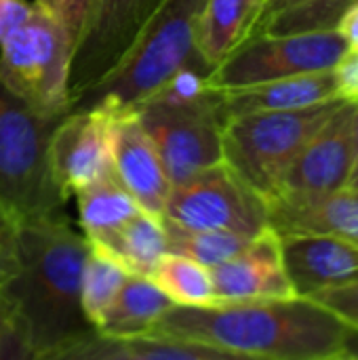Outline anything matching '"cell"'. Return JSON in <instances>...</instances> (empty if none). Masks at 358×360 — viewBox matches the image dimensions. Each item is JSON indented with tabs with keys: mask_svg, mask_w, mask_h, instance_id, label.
Listing matches in <instances>:
<instances>
[{
	"mask_svg": "<svg viewBox=\"0 0 358 360\" xmlns=\"http://www.w3.org/2000/svg\"><path fill=\"white\" fill-rule=\"evenodd\" d=\"M344 325L304 297L173 306L150 333L203 342L260 360H323L340 350Z\"/></svg>",
	"mask_w": 358,
	"mask_h": 360,
	"instance_id": "cell-1",
	"label": "cell"
},
{
	"mask_svg": "<svg viewBox=\"0 0 358 360\" xmlns=\"http://www.w3.org/2000/svg\"><path fill=\"white\" fill-rule=\"evenodd\" d=\"M15 243L17 270L8 289L36 354L91 331L80 308L82 268L89 255L84 234L59 215L19 224Z\"/></svg>",
	"mask_w": 358,
	"mask_h": 360,
	"instance_id": "cell-2",
	"label": "cell"
},
{
	"mask_svg": "<svg viewBox=\"0 0 358 360\" xmlns=\"http://www.w3.org/2000/svg\"><path fill=\"white\" fill-rule=\"evenodd\" d=\"M203 4L205 0H167L124 59L82 93L70 112L129 114L158 93L181 68L209 70L196 51V21Z\"/></svg>",
	"mask_w": 358,
	"mask_h": 360,
	"instance_id": "cell-3",
	"label": "cell"
},
{
	"mask_svg": "<svg viewBox=\"0 0 358 360\" xmlns=\"http://www.w3.org/2000/svg\"><path fill=\"white\" fill-rule=\"evenodd\" d=\"M61 118L34 110L0 80V211L15 226L63 215L68 198L49 162Z\"/></svg>",
	"mask_w": 358,
	"mask_h": 360,
	"instance_id": "cell-4",
	"label": "cell"
},
{
	"mask_svg": "<svg viewBox=\"0 0 358 360\" xmlns=\"http://www.w3.org/2000/svg\"><path fill=\"white\" fill-rule=\"evenodd\" d=\"M342 101L331 99L302 110L226 118L222 131L224 162L268 202L279 192L293 160Z\"/></svg>",
	"mask_w": 358,
	"mask_h": 360,
	"instance_id": "cell-5",
	"label": "cell"
},
{
	"mask_svg": "<svg viewBox=\"0 0 358 360\" xmlns=\"http://www.w3.org/2000/svg\"><path fill=\"white\" fill-rule=\"evenodd\" d=\"M74 44L68 32L40 8L0 42V80L34 110L70 114V70Z\"/></svg>",
	"mask_w": 358,
	"mask_h": 360,
	"instance_id": "cell-6",
	"label": "cell"
},
{
	"mask_svg": "<svg viewBox=\"0 0 358 360\" xmlns=\"http://www.w3.org/2000/svg\"><path fill=\"white\" fill-rule=\"evenodd\" d=\"M143 131L152 139L171 186L224 160V112L215 89L186 101H148L135 110Z\"/></svg>",
	"mask_w": 358,
	"mask_h": 360,
	"instance_id": "cell-7",
	"label": "cell"
},
{
	"mask_svg": "<svg viewBox=\"0 0 358 360\" xmlns=\"http://www.w3.org/2000/svg\"><path fill=\"white\" fill-rule=\"evenodd\" d=\"M348 53L338 30L253 34L209 74L211 89H238L335 70Z\"/></svg>",
	"mask_w": 358,
	"mask_h": 360,
	"instance_id": "cell-8",
	"label": "cell"
},
{
	"mask_svg": "<svg viewBox=\"0 0 358 360\" xmlns=\"http://www.w3.org/2000/svg\"><path fill=\"white\" fill-rule=\"evenodd\" d=\"M162 221L255 238L268 230V205L222 160L171 188Z\"/></svg>",
	"mask_w": 358,
	"mask_h": 360,
	"instance_id": "cell-9",
	"label": "cell"
},
{
	"mask_svg": "<svg viewBox=\"0 0 358 360\" xmlns=\"http://www.w3.org/2000/svg\"><path fill=\"white\" fill-rule=\"evenodd\" d=\"M165 2L167 0H89L70 70V108L124 59Z\"/></svg>",
	"mask_w": 358,
	"mask_h": 360,
	"instance_id": "cell-10",
	"label": "cell"
},
{
	"mask_svg": "<svg viewBox=\"0 0 358 360\" xmlns=\"http://www.w3.org/2000/svg\"><path fill=\"white\" fill-rule=\"evenodd\" d=\"M354 105V101H342L335 114L293 160L272 198L321 196L346 188L357 167Z\"/></svg>",
	"mask_w": 358,
	"mask_h": 360,
	"instance_id": "cell-11",
	"label": "cell"
},
{
	"mask_svg": "<svg viewBox=\"0 0 358 360\" xmlns=\"http://www.w3.org/2000/svg\"><path fill=\"white\" fill-rule=\"evenodd\" d=\"M112 116L103 112H70L55 127L49 143L51 173L70 198L112 171Z\"/></svg>",
	"mask_w": 358,
	"mask_h": 360,
	"instance_id": "cell-12",
	"label": "cell"
},
{
	"mask_svg": "<svg viewBox=\"0 0 358 360\" xmlns=\"http://www.w3.org/2000/svg\"><path fill=\"white\" fill-rule=\"evenodd\" d=\"M110 143L112 169L122 188L143 213L162 219L173 186L135 112L112 116Z\"/></svg>",
	"mask_w": 358,
	"mask_h": 360,
	"instance_id": "cell-13",
	"label": "cell"
},
{
	"mask_svg": "<svg viewBox=\"0 0 358 360\" xmlns=\"http://www.w3.org/2000/svg\"><path fill=\"white\" fill-rule=\"evenodd\" d=\"M209 272L217 304L295 297L283 264L281 238L270 228Z\"/></svg>",
	"mask_w": 358,
	"mask_h": 360,
	"instance_id": "cell-14",
	"label": "cell"
},
{
	"mask_svg": "<svg viewBox=\"0 0 358 360\" xmlns=\"http://www.w3.org/2000/svg\"><path fill=\"white\" fill-rule=\"evenodd\" d=\"M283 264L295 297L312 300L358 276V245L333 236H283Z\"/></svg>",
	"mask_w": 358,
	"mask_h": 360,
	"instance_id": "cell-15",
	"label": "cell"
},
{
	"mask_svg": "<svg viewBox=\"0 0 358 360\" xmlns=\"http://www.w3.org/2000/svg\"><path fill=\"white\" fill-rule=\"evenodd\" d=\"M268 228L279 236H333L358 245V196L340 190L321 196L268 200Z\"/></svg>",
	"mask_w": 358,
	"mask_h": 360,
	"instance_id": "cell-16",
	"label": "cell"
},
{
	"mask_svg": "<svg viewBox=\"0 0 358 360\" xmlns=\"http://www.w3.org/2000/svg\"><path fill=\"white\" fill-rule=\"evenodd\" d=\"M224 118L260 114V112H287L302 110L323 101L342 99L338 93L335 70L291 76L238 89H215Z\"/></svg>",
	"mask_w": 358,
	"mask_h": 360,
	"instance_id": "cell-17",
	"label": "cell"
},
{
	"mask_svg": "<svg viewBox=\"0 0 358 360\" xmlns=\"http://www.w3.org/2000/svg\"><path fill=\"white\" fill-rule=\"evenodd\" d=\"M268 0H205L196 21V51L213 72L257 27Z\"/></svg>",
	"mask_w": 358,
	"mask_h": 360,
	"instance_id": "cell-18",
	"label": "cell"
},
{
	"mask_svg": "<svg viewBox=\"0 0 358 360\" xmlns=\"http://www.w3.org/2000/svg\"><path fill=\"white\" fill-rule=\"evenodd\" d=\"M89 245L112 257L129 276L150 278L156 264L167 255V232L162 219L139 211L124 226L89 240Z\"/></svg>",
	"mask_w": 358,
	"mask_h": 360,
	"instance_id": "cell-19",
	"label": "cell"
},
{
	"mask_svg": "<svg viewBox=\"0 0 358 360\" xmlns=\"http://www.w3.org/2000/svg\"><path fill=\"white\" fill-rule=\"evenodd\" d=\"M173 306L150 278L129 276L95 331L112 340L148 335Z\"/></svg>",
	"mask_w": 358,
	"mask_h": 360,
	"instance_id": "cell-20",
	"label": "cell"
},
{
	"mask_svg": "<svg viewBox=\"0 0 358 360\" xmlns=\"http://www.w3.org/2000/svg\"><path fill=\"white\" fill-rule=\"evenodd\" d=\"M74 196L78 202L80 228L87 240L118 230L141 211L114 175V169L78 190Z\"/></svg>",
	"mask_w": 358,
	"mask_h": 360,
	"instance_id": "cell-21",
	"label": "cell"
},
{
	"mask_svg": "<svg viewBox=\"0 0 358 360\" xmlns=\"http://www.w3.org/2000/svg\"><path fill=\"white\" fill-rule=\"evenodd\" d=\"M150 281L175 304L186 308H209L217 304L211 272L196 262L167 253L156 264Z\"/></svg>",
	"mask_w": 358,
	"mask_h": 360,
	"instance_id": "cell-22",
	"label": "cell"
},
{
	"mask_svg": "<svg viewBox=\"0 0 358 360\" xmlns=\"http://www.w3.org/2000/svg\"><path fill=\"white\" fill-rule=\"evenodd\" d=\"M165 224L167 232V253L188 257L196 262L198 266L213 270L234 255H238L253 238L234 234V232H222V230H184L173 224Z\"/></svg>",
	"mask_w": 358,
	"mask_h": 360,
	"instance_id": "cell-23",
	"label": "cell"
},
{
	"mask_svg": "<svg viewBox=\"0 0 358 360\" xmlns=\"http://www.w3.org/2000/svg\"><path fill=\"white\" fill-rule=\"evenodd\" d=\"M129 274L106 253L93 249L89 245V255L82 268V285H80V308L87 323L97 329L103 314L120 293Z\"/></svg>",
	"mask_w": 358,
	"mask_h": 360,
	"instance_id": "cell-24",
	"label": "cell"
},
{
	"mask_svg": "<svg viewBox=\"0 0 358 360\" xmlns=\"http://www.w3.org/2000/svg\"><path fill=\"white\" fill-rule=\"evenodd\" d=\"M357 0H308L264 17L253 34H300L335 30L342 13ZM251 34V36H253Z\"/></svg>",
	"mask_w": 358,
	"mask_h": 360,
	"instance_id": "cell-25",
	"label": "cell"
},
{
	"mask_svg": "<svg viewBox=\"0 0 358 360\" xmlns=\"http://www.w3.org/2000/svg\"><path fill=\"white\" fill-rule=\"evenodd\" d=\"M122 344L127 346L133 360H260L203 342L167 338L156 333L122 340Z\"/></svg>",
	"mask_w": 358,
	"mask_h": 360,
	"instance_id": "cell-26",
	"label": "cell"
},
{
	"mask_svg": "<svg viewBox=\"0 0 358 360\" xmlns=\"http://www.w3.org/2000/svg\"><path fill=\"white\" fill-rule=\"evenodd\" d=\"M34 360H133V356L122 340H112L91 329L38 352Z\"/></svg>",
	"mask_w": 358,
	"mask_h": 360,
	"instance_id": "cell-27",
	"label": "cell"
},
{
	"mask_svg": "<svg viewBox=\"0 0 358 360\" xmlns=\"http://www.w3.org/2000/svg\"><path fill=\"white\" fill-rule=\"evenodd\" d=\"M312 302L331 312L344 327L358 329V276L321 291Z\"/></svg>",
	"mask_w": 358,
	"mask_h": 360,
	"instance_id": "cell-28",
	"label": "cell"
},
{
	"mask_svg": "<svg viewBox=\"0 0 358 360\" xmlns=\"http://www.w3.org/2000/svg\"><path fill=\"white\" fill-rule=\"evenodd\" d=\"M34 6L46 13L49 17H53L68 32L76 51L78 38L84 25V17H87L89 0H34Z\"/></svg>",
	"mask_w": 358,
	"mask_h": 360,
	"instance_id": "cell-29",
	"label": "cell"
},
{
	"mask_svg": "<svg viewBox=\"0 0 358 360\" xmlns=\"http://www.w3.org/2000/svg\"><path fill=\"white\" fill-rule=\"evenodd\" d=\"M36 350L30 338V331L25 323L19 319V314L13 316V321L6 327V333L0 344V360H34Z\"/></svg>",
	"mask_w": 358,
	"mask_h": 360,
	"instance_id": "cell-30",
	"label": "cell"
},
{
	"mask_svg": "<svg viewBox=\"0 0 358 360\" xmlns=\"http://www.w3.org/2000/svg\"><path fill=\"white\" fill-rule=\"evenodd\" d=\"M17 226L0 215V287L6 285L17 270Z\"/></svg>",
	"mask_w": 358,
	"mask_h": 360,
	"instance_id": "cell-31",
	"label": "cell"
},
{
	"mask_svg": "<svg viewBox=\"0 0 358 360\" xmlns=\"http://www.w3.org/2000/svg\"><path fill=\"white\" fill-rule=\"evenodd\" d=\"M36 6L27 0H0V42L30 21Z\"/></svg>",
	"mask_w": 358,
	"mask_h": 360,
	"instance_id": "cell-32",
	"label": "cell"
},
{
	"mask_svg": "<svg viewBox=\"0 0 358 360\" xmlns=\"http://www.w3.org/2000/svg\"><path fill=\"white\" fill-rule=\"evenodd\" d=\"M338 93L346 101H358V51L346 53L335 68Z\"/></svg>",
	"mask_w": 358,
	"mask_h": 360,
	"instance_id": "cell-33",
	"label": "cell"
},
{
	"mask_svg": "<svg viewBox=\"0 0 358 360\" xmlns=\"http://www.w3.org/2000/svg\"><path fill=\"white\" fill-rule=\"evenodd\" d=\"M338 34L344 38L348 53H357L358 51V0L348 4L346 11L342 13L338 25H335Z\"/></svg>",
	"mask_w": 358,
	"mask_h": 360,
	"instance_id": "cell-34",
	"label": "cell"
},
{
	"mask_svg": "<svg viewBox=\"0 0 358 360\" xmlns=\"http://www.w3.org/2000/svg\"><path fill=\"white\" fill-rule=\"evenodd\" d=\"M11 283V281H8ZM8 283L0 287V344H2V338L6 333V327L8 323L13 321V316L17 314V306H15V300H13V293L8 289Z\"/></svg>",
	"mask_w": 358,
	"mask_h": 360,
	"instance_id": "cell-35",
	"label": "cell"
},
{
	"mask_svg": "<svg viewBox=\"0 0 358 360\" xmlns=\"http://www.w3.org/2000/svg\"><path fill=\"white\" fill-rule=\"evenodd\" d=\"M335 360H358V329L346 327L342 335L340 350L333 354Z\"/></svg>",
	"mask_w": 358,
	"mask_h": 360,
	"instance_id": "cell-36",
	"label": "cell"
},
{
	"mask_svg": "<svg viewBox=\"0 0 358 360\" xmlns=\"http://www.w3.org/2000/svg\"><path fill=\"white\" fill-rule=\"evenodd\" d=\"M300 2H308V0H268V2H266V11H264V15H262V19H264V17H268V15H272V13H276V11H283V8H287V6L300 4ZM262 19H260V21H262Z\"/></svg>",
	"mask_w": 358,
	"mask_h": 360,
	"instance_id": "cell-37",
	"label": "cell"
},
{
	"mask_svg": "<svg viewBox=\"0 0 358 360\" xmlns=\"http://www.w3.org/2000/svg\"><path fill=\"white\" fill-rule=\"evenodd\" d=\"M346 190H350L352 194L358 196V162L357 167H354V171H352V175H350V179H348V184H346Z\"/></svg>",
	"mask_w": 358,
	"mask_h": 360,
	"instance_id": "cell-38",
	"label": "cell"
},
{
	"mask_svg": "<svg viewBox=\"0 0 358 360\" xmlns=\"http://www.w3.org/2000/svg\"><path fill=\"white\" fill-rule=\"evenodd\" d=\"M354 146H357V162H358V101H354Z\"/></svg>",
	"mask_w": 358,
	"mask_h": 360,
	"instance_id": "cell-39",
	"label": "cell"
},
{
	"mask_svg": "<svg viewBox=\"0 0 358 360\" xmlns=\"http://www.w3.org/2000/svg\"><path fill=\"white\" fill-rule=\"evenodd\" d=\"M323 360H335V359H333V356H329V359H323Z\"/></svg>",
	"mask_w": 358,
	"mask_h": 360,
	"instance_id": "cell-40",
	"label": "cell"
},
{
	"mask_svg": "<svg viewBox=\"0 0 358 360\" xmlns=\"http://www.w3.org/2000/svg\"><path fill=\"white\" fill-rule=\"evenodd\" d=\"M0 215H2V211H0Z\"/></svg>",
	"mask_w": 358,
	"mask_h": 360,
	"instance_id": "cell-41",
	"label": "cell"
}]
</instances>
